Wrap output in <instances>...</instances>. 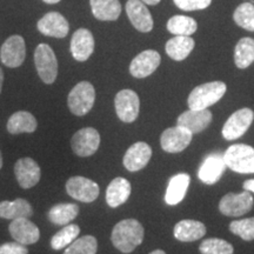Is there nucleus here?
<instances>
[{
  "mask_svg": "<svg viewBox=\"0 0 254 254\" xmlns=\"http://www.w3.org/2000/svg\"><path fill=\"white\" fill-rule=\"evenodd\" d=\"M111 240L120 252L131 253L144 240V227L135 219H125L114 226Z\"/></svg>",
  "mask_w": 254,
  "mask_h": 254,
  "instance_id": "obj_1",
  "label": "nucleus"
},
{
  "mask_svg": "<svg viewBox=\"0 0 254 254\" xmlns=\"http://www.w3.org/2000/svg\"><path fill=\"white\" fill-rule=\"evenodd\" d=\"M226 84L222 81H211L199 85L190 92L187 104L190 110H206L217 104L226 93Z\"/></svg>",
  "mask_w": 254,
  "mask_h": 254,
  "instance_id": "obj_2",
  "label": "nucleus"
},
{
  "mask_svg": "<svg viewBox=\"0 0 254 254\" xmlns=\"http://www.w3.org/2000/svg\"><path fill=\"white\" fill-rule=\"evenodd\" d=\"M226 166L240 174L254 173V148L245 144L232 145L225 151Z\"/></svg>",
  "mask_w": 254,
  "mask_h": 254,
  "instance_id": "obj_3",
  "label": "nucleus"
},
{
  "mask_svg": "<svg viewBox=\"0 0 254 254\" xmlns=\"http://www.w3.org/2000/svg\"><path fill=\"white\" fill-rule=\"evenodd\" d=\"M95 101V90L88 81H81L72 88L68 94V107L74 116L81 117L87 114Z\"/></svg>",
  "mask_w": 254,
  "mask_h": 254,
  "instance_id": "obj_4",
  "label": "nucleus"
},
{
  "mask_svg": "<svg viewBox=\"0 0 254 254\" xmlns=\"http://www.w3.org/2000/svg\"><path fill=\"white\" fill-rule=\"evenodd\" d=\"M34 63L38 74L45 84H53L58 75V62L53 50L47 44H40L34 51Z\"/></svg>",
  "mask_w": 254,
  "mask_h": 254,
  "instance_id": "obj_5",
  "label": "nucleus"
},
{
  "mask_svg": "<svg viewBox=\"0 0 254 254\" xmlns=\"http://www.w3.org/2000/svg\"><path fill=\"white\" fill-rule=\"evenodd\" d=\"M254 119V112L251 109H241L234 112L226 120L222 127V136L226 140H236L243 136L252 125Z\"/></svg>",
  "mask_w": 254,
  "mask_h": 254,
  "instance_id": "obj_6",
  "label": "nucleus"
},
{
  "mask_svg": "<svg viewBox=\"0 0 254 254\" xmlns=\"http://www.w3.org/2000/svg\"><path fill=\"white\" fill-rule=\"evenodd\" d=\"M253 206V196L249 190L236 194L227 193L219 202V209L224 215L227 217H241L251 211Z\"/></svg>",
  "mask_w": 254,
  "mask_h": 254,
  "instance_id": "obj_7",
  "label": "nucleus"
},
{
  "mask_svg": "<svg viewBox=\"0 0 254 254\" xmlns=\"http://www.w3.org/2000/svg\"><path fill=\"white\" fill-rule=\"evenodd\" d=\"M100 134L93 127H85L74 133L71 140L72 151L79 157H90L98 151Z\"/></svg>",
  "mask_w": 254,
  "mask_h": 254,
  "instance_id": "obj_8",
  "label": "nucleus"
},
{
  "mask_svg": "<svg viewBox=\"0 0 254 254\" xmlns=\"http://www.w3.org/2000/svg\"><path fill=\"white\" fill-rule=\"evenodd\" d=\"M66 192L73 199L82 202H93L99 196V185L85 177H72L66 183Z\"/></svg>",
  "mask_w": 254,
  "mask_h": 254,
  "instance_id": "obj_9",
  "label": "nucleus"
},
{
  "mask_svg": "<svg viewBox=\"0 0 254 254\" xmlns=\"http://www.w3.org/2000/svg\"><path fill=\"white\" fill-rule=\"evenodd\" d=\"M116 112L124 123H133L138 118L140 110V100L138 94L132 90H122L114 99Z\"/></svg>",
  "mask_w": 254,
  "mask_h": 254,
  "instance_id": "obj_10",
  "label": "nucleus"
},
{
  "mask_svg": "<svg viewBox=\"0 0 254 254\" xmlns=\"http://www.w3.org/2000/svg\"><path fill=\"white\" fill-rule=\"evenodd\" d=\"M193 134L185 127L177 125L165 129L161 134L160 144L161 147L167 153H179L185 150L192 141Z\"/></svg>",
  "mask_w": 254,
  "mask_h": 254,
  "instance_id": "obj_11",
  "label": "nucleus"
},
{
  "mask_svg": "<svg viewBox=\"0 0 254 254\" xmlns=\"http://www.w3.org/2000/svg\"><path fill=\"white\" fill-rule=\"evenodd\" d=\"M26 57V46L21 36H12L2 44L0 50V59L5 66L11 68L19 67Z\"/></svg>",
  "mask_w": 254,
  "mask_h": 254,
  "instance_id": "obj_12",
  "label": "nucleus"
},
{
  "mask_svg": "<svg viewBox=\"0 0 254 254\" xmlns=\"http://www.w3.org/2000/svg\"><path fill=\"white\" fill-rule=\"evenodd\" d=\"M226 167L224 154L214 152V153L207 155L200 165L198 170V178L200 182L206 184V185H213V184L220 180Z\"/></svg>",
  "mask_w": 254,
  "mask_h": 254,
  "instance_id": "obj_13",
  "label": "nucleus"
},
{
  "mask_svg": "<svg viewBox=\"0 0 254 254\" xmlns=\"http://www.w3.org/2000/svg\"><path fill=\"white\" fill-rule=\"evenodd\" d=\"M160 55L154 50H146L139 53L129 65V73L134 78H146L151 75L160 65Z\"/></svg>",
  "mask_w": 254,
  "mask_h": 254,
  "instance_id": "obj_14",
  "label": "nucleus"
},
{
  "mask_svg": "<svg viewBox=\"0 0 254 254\" xmlns=\"http://www.w3.org/2000/svg\"><path fill=\"white\" fill-rule=\"evenodd\" d=\"M152 158V148L144 141L133 144L124 155V166L129 172H138L150 163Z\"/></svg>",
  "mask_w": 254,
  "mask_h": 254,
  "instance_id": "obj_15",
  "label": "nucleus"
},
{
  "mask_svg": "<svg viewBox=\"0 0 254 254\" xmlns=\"http://www.w3.org/2000/svg\"><path fill=\"white\" fill-rule=\"evenodd\" d=\"M212 112L208 109L206 110H189L178 117V125L185 127L186 129L195 134L202 132L212 123Z\"/></svg>",
  "mask_w": 254,
  "mask_h": 254,
  "instance_id": "obj_16",
  "label": "nucleus"
},
{
  "mask_svg": "<svg viewBox=\"0 0 254 254\" xmlns=\"http://www.w3.org/2000/svg\"><path fill=\"white\" fill-rule=\"evenodd\" d=\"M14 174L23 189H32L40 180V167L32 158H23L14 165Z\"/></svg>",
  "mask_w": 254,
  "mask_h": 254,
  "instance_id": "obj_17",
  "label": "nucleus"
},
{
  "mask_svg": "<svg viewBox=\"0 0 254 254\" xmlns=\"http://www.w3.org/2000/svg\"><path fill=\"white\" fill-rule=\"evenodd\" d=\"M8 230L12 238L25 246L36 244L40 238L39 228L27 218H18L12 220Z\"/></svg>",
  "mask_w": 254,
  "mask_h": 254,
  "instance_id": "obj_18",
  "label": "nucleus"
},
{
  "mask_svg": "<svg viewBox=\"0 0 254 254\" xmlns=\"http://www.w3.org/2000/svg\"><path fill=\"white\" fill-rule=\"evenodd\" d=\"M38 30L44 36L53 38H65L68 34L69 25L63 14L50 12L38 21Z\"/></svg>",
  "mask_w": 254,
  "mask_h": 254,
  "instance_id": "obj_19",
  "label": "nucleus"
},
{
  "mask_svg": "<svg viewBox=\"0 0 254 254\" xmlns=\"http://www.w3.org/2000/svg\"><path fill=\"white\" fill-rule=\"evenodd\" d=\"M126 13L133 26L140 32H150L153 28V19L141 0H128L126 2Z\"/></svg>",
  "mask_w": 254,
  "mask_h": 254,
  "instance_id": "obj_20",
  "label": "nucleus"
},
{
  "mask_svg": "<svg viewBox=\"0 0 254 254\" xmlns=\"http://www.w3.org/2000/svg\"><path fill=\"white\" fill-rule=\"evenodd\" d=\"M94 51L93 34L86 28H79L73 33L71 40V53L78 62H86Z\"/></svg>",
  "mask_w": 254,
  "mask_h": 254,
  "instance_id": "obj_21",
  "label": "nucleus"
},
{
  "mask_svg": "<svg viewBox=\"0 0 254 254\" xmlns=\"http://www.w3.org/2000/svg\"><path fill=\"white\" fill-rule=\"evenodd\" d=\"M131 184L125 178H116L106 190V202L110 207L116 208L125 204L131 195Z\"/></svg>",
  "mask_w": 254,
  "mask_h": 254,
  "instance_id": "obj_22",
  "label": "nucleus"
},
{
  "mask_svg": "<svg viewBox=\"0 0 254 254\" xmlns=\"http://www.w3.org/2000/svg\"><path fill=\"white\" fill-rule=\"evenodd\" d=\"M174 238L183 243H190V241L199 240L206 234V226L202 222L196 220H185L179 221L174 226L173 230Z\"/></svg>",
  "mask_w": 254,
  "mask_h": 254,
  "instance_id": "obj_23",
  "label": "nucleus"
},
{
  "mask_svg": "<svg viewBox=\"0 0 254 254\" xmlns=\"http://www.w3.org/2000/svg\"><path fill=\"white\" fill-rule=\"evenodd\" d=\"M190 183V178L186 173H179L171 178L170 182H168L166 194H165L166 204L171 206L180 204L185 198Z\"/></svg>",
  "mask_w": 254,
  "mask_h": 254,
  "instance_id": "obj_24",
  "label": "nucleus"
},
{
  "mask_svg": "<svg viewBox=\"0 0 254 254\" xmlns=\"http://www.w3.org/2000/svg\"><path fill=\"white\" fill-rule=\"evenodd\" d=\"M92 13L98 20L114 21L122 13L119 0H90Z\"/></svg>",
  "mask_w": 254,
  "mask_h": 254,
  "instance_id": "obj_25",
  "label": "nucleus"
},
{
  "mask_svg": "<svg viewBox=\"0 0 254 254\" xmlns=\"http://www.w3.org/2000/svg\"><path fill=\"white\" fill-rule=\"evenodd\" d=\"M165 49L171 59L182 62L186 59L194 49V40L190 36H176L167 41Z\"/></svg>",
  "mask_w": 254,
  "mask_h": 254,
  "instance_id": "obj_26",
  "label": "nucleus"
},
{
  "mask_svg": "<svg viewBox=\"0 0 254 254\" xmlns=\"http://www.w3.org/2000/svg\"><path fill=\"white\" fill-rule=\"evenodd\" d=\"M33 214V208L30 202L25 199H15L13 201H1L0 202V218L2 219H14L18 218H30Z\"/></svg>",
  "mask_w": 254,
  "mask_h": 254,
  "instance_id": "obj_27",
  "label": "nucleus"
},
{
  "mask_svg": "<svg viewBox=\"0 0 254 254\" xmlns=\"http://www.w3.org/2000/svg\"><path fill=\"white\" fill-rule=\"evenodd\" d=\"M38 124L34 116L26 111H19L9 117L7 122V131L11 134L20 133H33L37 129Z\"/></svg>",
  "mask_w": 254,
  "mask_h": 254,
  "instance_id": "obj_28",
  "label": "nucleus"
},
{
  "mask_svg": "<svg viewBox=\"0 0 254 254\" xmlns=\"http://www.w3.org/2000/svg\"><path fill=\"white\" fill-rule=\"evenodd\" d=\"M234 63L238 68H247L254 63V39L243 38L238 41L234 50Z\"/></svg>",
  "mask_w": 254,
  "mask_h": 254,
  "instance_id": "obj_29",
  "label": "nucleus"
},
{
  "mask_svg": "<svg viewBox=\"0 0 254 254\" xmlns=\"http://www.w3.org/2000/svg\"><path fill=\"white\" fill-rule=\"evenodd\" d=\"M79 214V206L75 204H58L53 206L49 211V219L51 222L60 226L68 225Z\"/></svg>",
  "mask_w": 254,
  "mask_h": 254,
  "instance_id": "obj_30",
  "label": "nucleus"
},
{
  "mask_svg": "<svg viewBox=\"0 0 254 254\" xmlns=\"http://www.w3.org/2000/svg\"><path fill=\"white\" fill-rule=\"evenodd\" d=\"M198 28V24L193 18L186 15H174L167 21V30L174 36H192Z\"/></svg>",
  "mask_w": 254,
  "mask_h": 254,
  "instance_id": "obj_31",
  "label": "nucleus"
},
{
  "mask_svg": "<svg viewBox=\"0 0 254 254\" xmlns=\"http://www.w3.org/2000/svg\"><path fill=\"white\" fill-rule=\"evenodd\" d=\"M79 233H80V228H79L78 225H65V227L60 230L58 233H56L51 239V247L56 251L65 249L77 239Z\"/></svg>",
  "mask_w": 254,
  "mask_h": 254,
  "instance_id": "obj_32",
  "label": "nucleus"
},
{
  "mask_svg": "<svg viewBox=\"0 0 254 254\" xmlns=\"http://www.w3.org/2000/svg\"><path fill=\"white\" fill-rule=\"evenodd\" d=\"M233 19L238 26L245 28L247 31H254V4L243 2L234 11Z\"/></svg>",
  "mask_w": 254,
  "mask_h": 254,
  "instance_id": "obj_33",
  "label": "nucleus"
},
{
  "mask_svg": "<svg viewBox=\"0 0 254 254\" xmlns=\"http://www.w3.org/2000/svg\"><path fill=\"white\" fill-rule=\"evenodd\" d=\"M97 250V239L92 236H84L77 238L71 245H68L64 254H95Z\"/></svg>",
  "mask_w": 254,
  "mask_h": 254,
  "instance_id": "obj_34",
  "label": "nucleus"
},
{
  "mask_svg": "<svg viewBox=\"0 0 254 254\" xmlns=\"http://www.w3.org/2000/svg\"><path fill=\"white\" fill-rule=\"evenodd\" d=\"M199 251L201 254H233L232 244L219 238H209L200 244Z\"/></svg>",
  "mask_w": 254,
  "mask_h": 254,
  "instance_id": "obj_35",
  "label": "nucleus"
},
{
  "mask_svg": "<svg viewBox=\"0 0 254 254\" xmlns=\"http://www.w3.org/2000/svg\"><path fill=\"white\" fill-rule=\"evenodd\" d=\"M230 231L245 241L254 240V218L232 221L230 224Z\"/></svg>",
  "mask_w": 254,
  "mask_h": 254,
  "instance_id": "obj_36",
  "label": "nucleus"
},
{
  "mask_svg": "<svg viewBox=\"0 0 254 254\" xmlns=\"http://www.w3.org/2000/svg\"><path fill=\"white\" fill-rule=\"evenodd\" d=\"M173 1L183 11H195V9L208 7L212 0H173Z\"/></svg>",
  "mask_w": 254,
  "mask_h": 254,
  "instance_id": "obj_37",
  "label": "nucleus"
},
{
  "mask_svg": "<svg viewBox=\"0 0 254 254\" xmlns=\"http://www.w3.org/2000/svg\"><path fill=\"white\" fill-rule=\"evenodd\" d=\"M0 254H28V250L23 244L18 243H6L0 246Z\"/></svg>",
  "mask_w": 254,
  "mask_h": 254,
  "instance_id": "obj_38",
  "label": "nucleus"
},
{
  "mask_svg": "<svg viewBox=\"0 0 254 254\" xmlns=\"http://www.w3.org/2000/svg\"><path fill=\"white\" fill-rule=\"evenodd\" d=\"M244 190H249L251 193H254V179H250V180H246L245 183H244Z\"/></svg>",
  "mask_w": 254,
  "mask_h": 254,
  "instance_id": "obj_39",
  "label": "nucleus"
},
{
  "mask_svg": "<svg viewBox=\"0 0 254 254\" xmlns=\"http://www.w3.org/2000/svg\"><path fill=\"white\" fill-rule=\"evenodd\" d=\"M141 1L144 2V4H146V5L153 6V5L159 4V2H160V0H141Z\"/></svg>",
  "mask_w": 254,
  "mask_h": 254,
  "instance_id": "obj_40",
  "label": "nucleus"
},
{
  "mask_svg": "<svg viewBox=\"0 0 254 254\" xmlns=\"http://www.w3.org/2000/svg\"><path fill=\"white\" fill-rule=\"evenodd\" d=\"M2 82H4V72H2V69L0 68V93H1Z\"/></svg>",
  "mask_w": 254,
  "mask_h": 254,
  "instance_id": "obj_41",
  "label": "nucleus"
},
{
  "mask_svg": "<svg viewBox=\"0 0 254 254\" xmlns=\"http://www.w3.org/2000/svg\"><path fill=\"white\" fill-rule=\"evenodd\" d=\"M44 2H46V4H57V2H59L60 0H43Z\"/></svg>",
  "mask_w": 254,
  "mask_h": 254,
  "instance_id": "obj_42",
  "label": "nucleus"
},
{
  "mask_svg": "<svg viewBox=\"0 0 254 254\" xmlns=\"http://www.w3.org/2000/svg\"><path fill=\"white\" fill-rule=\"evenodd\" d=\"M150 254H166V253H165L163 250H155V251H153V252H151Z\"/></svg>",
  "mask_w": 254,
  "mask_h": 254,
  "instance_id": "obj_43",
  "label": "nucleus"
},
{
  "mask_svg": "<svg viewBox=\"0 0 254 254\" xmlns=\"http://www.w3.org/2000/svg\"><path fill=\"white\" fill-rule=\"evenodd\" d=\"M2 167V157H1V152H0V168Z\"/></svg>",
  "mask_w": 254,
  "mask_h": 254,
  "instance_id": "obj_44",
  "label": "nucleus"
},
{
  "mask_svg": "<svg viewBox=\"0 0 254 254\" xmlns=\"http://www.w3.org/2000/svg\"><path fill=\"white\" fill-rule=\"evenodd\" d=\"M251 2H252V4H254V1H251Z\"/></svg>",
  "mask_w": 254,
  "mask_h": 254,
  "instance_id": "obj_45",
  "label": "nucleus"
}]
</instances>
